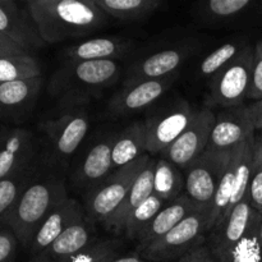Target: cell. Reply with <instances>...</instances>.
<instances>
[{"instance_id":"1","label":"cell","mask_w":262,"mask_h":262,"mask_svg":"<svg viewBox=\"0 0 262 262\" xmlns=\"http://www.w3.org/2000/svg\"><path fill=\"white\" fill-rule=\"evenodd\" d=\"M25 5L45 43L94 35L112 19L94 0H27Z\"/></svg>"},{"instance_id":"2","label":"cell","mask_w":262,"mask_h":262,"mask_svg":"<svg viewBox=\"0 0 262 262\" xmlns=\"http://www.w3.org/2000/svg\"><path fill=\"white\" fill-rule=\"evenodd\" d=\"M68 197L63 177L43 165L0 223L12 230L19 245L27 250L46 217Z\"/></svg>"},{"instance_id":"3","label":"cell","mask_w":262,"mask_h":262,"mask_svg":"<svg viewBox=\"0 0 262 262\" xmlns=\"http://www.w3.org/2000/svg\"><path fill=\"white\" fill-rule=\"evenodd\" d=\"M124 74V66L117 60L63 61L49 81V92L58 100L60 110L89 105Z\"/></svg>"},{"instance_id":"4","label":"cell","mask_w":262,"mask_h":262,"mask_svg":"<svg viewBox=\"0 0 262 262\" xmlns=\"http://www.w3.org/2000/svg\"><path fill=\"white\" fill-rule=\"evenodd\" d=\"M205 42V37L200 35L177 36L135 49L124 67L123 86L178 74L187 61L201 53Z\"/></svg>"},{"instance_id":"5","label":"cell","mask_w":262,"mask_h":262,"mask_svg":"<svg viewBox=\"0 0 262 262\" xmlns=\"http://www.w3.org/2000/svg\"><path fill=\"white\" fill-rule=\"evenodd\" d=\"M89 105L60 110V115L43 120L40 130L45 137V150L41 155L43 165L60 174L89 133Z\"/></svg>"},{"instance_id":"6","label":"cell","mask_w":262,"mask_h":262,"mask_svg":"<svg viewBox=\"0 0 262 262\" xmlns=\"http://www.w3.org/2000/svg\"><path fill=\"white\" fill-rule=\"evenodd\" d=\"M211 207H199L163 237L146 246L136 247V252L147 262H177L200 245L210 233Z\"/></svg>"},{"instance_id":"7","label":"cell","mask_w":262,"mask_h":262,"mask_svg":"<svg viewBox=\"0 0 262 262\" xmlns=\"http://www.w3.org/2000/svg\"><path fill=\"white\" fill-rule=\"evenodd\" d=\"M256 137V136H255ZM255 137L232 151V158L215 193L210 217V232L219 224L239 202L248 197L251 171L253 164Z\"/></svg>"},{"instance_id":"8","label":"cell","mask_w":262,"mask_h":262,"mask_svg":"<svg viewBox=\"0 0 262 262\" xmlns=\"http://www.w3.org/2000/svg\"><path fill=\"white\" fill-rule=\"evenodd\" d=\"M150 160L151 155L146 154L138 160L115 169L104 181L83 194L84 215L92 225L102 224L114 212Z\"/></svg>"},{"instance_id":"9","label":"cell","mask_w":262,"mask_h":262,"mask_svg":"<svg viewBox=\"0 0 262 262\" xmlns=\"http://www.w3.org/2000/svg\"><path fill=\"white\" fill-rule=\"evenodd\" d=\"M255 50L248 45L214 77L209 79V101L214 106L235 107L247 99L252 78Z\"/></svg>"},{"instance_id":"10","label":"cell","mask_w":262,"mask_h":262,"mask_svg":"<svg viewBox=\"0 0 262 262\" xmlns=\"http://www.w3.org/2000/svg\"><path fill=\"white\" fill-rule=\"evenodd\" d=\"M232 151L206 150L183 170L184 193L197 206H212L216 189L232 158Z\"/></svg>"},{"instance_id":"11","label":"cell","mask_w":262,"mask_h":262,"mask_svg":"<svg viewBox=\"0 0 262 262\" xmlns=\"http://www.w3.org/2000/svg\"><path fill=\"white\" fill-rule=\"evenodd\" d=\"M196 110L187 100H177L150 112L143 120L147 133V154H163L187 129Z\"/></svg>"},{"instance_id":"12","label":"cell","mask_w":262,"mask_h":262,"mask_svg":"<svg viewBox=\"0 0 262 262\" xmlns=\"http://www.w3.org/2000/svg\"><path fill=\"white\" fill-rule=\"evenodd\" d=\"M215 118L216 117L209 107L196 110L187 129L161 154V158L184 170L206 151Z\"/></svg>"},{"instance_id":"13","label":"cell","mask_w":262,"mask_h":262,"mask_svg":"<svg viewBox=\"0 0 262 262\" xmlns=\"http://www.w3.org/2000/svg\"><path fill=\"white\" fill-rule=\"evenodd\" d=\"M41 161L31 130L0 125V181Z\"/></svg>"},{"instance_id":"14","label":"cell","mask_w":262,"mask_h":262,"mask_svg":"<svg viewBox=\"0 0 262 262\" xmlns=\"http://www.w3.org/2000/svg\"><path fill=\"white\" fill-rule=\"evenodd\" d=\"M177 76L178 74L164 78L146 79L123 86L107 102V115L110 118H123L142 112L155 104L173 86Z\"/></svg>"},{"instance_id":"15","label":"cell","mask_w":262,"mask_h":262,"mask_svg":"<svg viewBox=\"0 0 262 262\" xmlns=\"http://www.w3.org/2000/svg\"><path fill=\"white\" fill-rule=\"evenodd\" d=\"M252 0H209L194 3L191 14L199 25L214 30L241 28L258 12Z\"/></svg>"},{"instance_id":"16","label":"cell","mask_w":262,"mask_h":262,"mask_svg":"<svg viewBox=\"0 0 262 262\" xmlns=\"http://www.w3.org/2000/svg\"><path fill=\"white\" fill-rule=\"evenodd\" d=\"M117 132H106L87 148L71 177L72 186L84 194L104 181L113 169L112 152Z\"/></svg>"},{"instance_id":"17","label":"cell","mask_w":262,"mask_h":262,"mask_svg":"<svg viewBox=\"0 0 262 262\" xmlns=\"http://www.w3.org/2000/svg\"><path fill=\"white\" fill-rule=\"evenodd\" d=\"M255 132L247 106L229 107L215 118L206 150L222 152L232 151L241 143L255 137Z\"/></svg>"},{"instance_id":"18","label":"cell","mask_w":262,"mask_h":262,"mask_svg":"<svg viewBox=\"0 0 262 262\" xmlns=\"http://www.w3.org/2000/svg\"><path fill=\"white\" fill-rule=\"evenodd\" d=\"M256 210L251 206L250 200L245 199L237 205L222 222L215 225L206 238V245L214 260L229 252L242 241L250 228Z\"/></svg>"},{"instance_id":"19","label":"cell","mask_w":262,"mask_h":262,"mask_svg":"<svg viewBox=\"0 0 262 262\" xmlns=\"http://www.w3.org/2000/svg\"><path fill=\"white\" fill-rule=\"evenodd\" d=\"M0 33L30 53L46 45L26 5L13 0H0Z\"/></svg>"},{"instance_id":"20","label":"cell","mask_w":262,"mask_h":262,"mask_svg":"<svg viewBox=\"0 0 262 262\" xmlns=\"http://www.w3.org/2000/svg\"><path fill=\"white\" fill-rule=\"evenodd\" d=\"M83 219H86L83 205L79 204L77 200L68 197L46 217L45 222L38 228L27 248L30 258L42 252L68 228Z\"/></svg>"},{"instance_id":"21","label":"cell","mask_w":262,"mask_h":262,"mask_svg":"<svg viewBox=\"0 0 262 262\" xmlns=\"http://www.w3.org/2000/svg\"><path fill=\"white\" fill-rule=\"evenodd\" d=\"M135 51V41L128 37H96L83 42L76 43L63 51L64 61L78 63V61L94 60H117L128 58Z\"/></svg>"},{"instance_id":"22","label":"cell","mask_w":262,"mask_h":262,"mask_svg":"<svg viewBox=\"0 0 262 262\" xmlns=\"http://www.w3.org/2000/svg\"><path fill=\"white\" fill-rule=\"evenodd\" d=\"M97 241L95 225L87 219L72 225L48 248L28 262H66Z\"/></svg>"},{"instance_id":"23","label":"cell","mask_w":262,"mask_h":262,"mask_svg":"<svg viewBox=\"0 0 262 262\" xmlns=\"http://www.w3.org/2000/svg\"><path fill=\"white\" fill-rule=\"evenodd\" d=\"M42 76L0 84V115L19 119L30 114L41 94Z\"/></svg>"},{"instance_id":"24","label":"cell","mask_w":262,"mask_h":262,"mask_svg":"<svg viewBox=\"0 0 262 262\" xmlns=\"http://www.w3.org/2000/svg\"><path fill=\"white\" fill-rule=\"evenodd\" d=\"M156 160L151 159L143 170L138 174L135 183L128 191L119 206L114 210L112 215L102 223V227L107 232L115 235L123 234V229L129 215L143 204L146 200L154 194V173H155Z\"/></svg>"},{"instance_id":"25","label":"cell","mask_w":262,"mask_h":262,"mask_svg":"<svg viewBox=\"0 0 262 262\" xmlns=\"http://www.w3.org/2000/svg\"><path fill=\"white\" fill-rule=\"evenodd\" d=\"M199 207L201 206L193 204V201L186 193L182 194L176 201L166 204L140 235L137 241V247L146 246L158 238L163 237Z\"/></svg>"},{"instance_id":"26","label":"cell","mask_w":262,"mask_h":262,"mask_svg":"<svg viewBox=\"0 0 262 262\" xmlns=\"http://www.w3.org/2000/svg\"><path fill=\"white\" fill-rule=\"evenodd\" d=\"M147 152L145 122H133L117 133L113 146V169H119L138 160Z\"/></svg>"},{"instance_id":"27","label":"cell","mask_w":262,"mask_h":262,"mask_svg":"<svg viewBox=\"0 0 262 262\" xmlns=\"http://www.w3.org/2000/svg\"><path fill=\"white\" fill-rule=\"evenodd\" d=\"M95 4L110 18L123 23L145 22L164 8L160 0H94Z\"/></svg>"},{"instance_id":"28","label":"cell","mask_w":262,"mask_h":262,"mask_svg":"<svg viewBox=\"0 0 262 262\" xmlns=\"http://www.w3.org/2000/svg\"><path fill=\"white\" fill-rule=\"evenodd\" d=\"M154 194L165 204L176 201L184 194L183 170L164 158L156 160L155 164Z\"/></svg>"},{"instance_id":"29","label":"cell","mask_w":262,"mask_h":262,"mask_svg":"<svg viewBox=\"0 0 262 262\" xmlns=\"http://www.w3.org/2000/svg\"><path fill=\"white\" fill-rule=\"evenodd\" d=\"M248 45L250 42L245 37H235L222 43L200 60L197 66V76L200 78L210 79L233 59L237 58Z\"/></svg>"},{"instance_id":"30","label":"cell","mask_w":262,"mask_h":262,"mask_svg":"<svg viewBox=\"0 0 262 262\" xmlns=\"http://www.w3.org/2000/svg\"><path fill=\"white\" fill-rule=\"evenodd\" d=\"M42 160L0 181V219L12 209L42 169Z\"/></svg>"},{"instance_id":"31","label":"cell","mask_w":262,"mask_h":262,"mask_svg":"<svg viewBox=\"0 0 262 262\" xmlns=\"http://www.w3.org/2000/svg\"><path fill=\"white\" fill-rule=\"evenodd\" d=\"M262 215L257 211L251 220L250 228L245 237L229 252L223 255L215 262H262L260 246V225Z\"/></svg>"},{"instance_id":"32","label":"cell","mask_w":262,"mask_h":262,"mask_svg":"<svg viewBox=\"0 0 262 262\" xmlns=\"http://www.w3.org/2000/svg\"><path fill=\"white\" fill-rule=\"evenodd\" d=\"M41 77V64L31 54L0 58V84Z\"/></svg>"},{"instance_id":"33","label":"cell","mask_w":262,"mask_h":262,"mask_svg":"<svg viewBox=\"0 0 262 262\" xmlns=\"http://www.w3.org/2000/svg\"><path fill=\"white\" fill-rule=\"evenodd\" d=\"M165 202L161 201L155 194L148 197L141 206H138L129 217L127 219L123 229V235L128 239H132L137 242L140 235L142 234L143 230L150 225L154 217L158 215V212L165 206Z\"/></svg>"},{"instance_id":"34","label":"cell","mask_w":262,"mask_h":262,"mask_svg":"<svg viewBox=\"0 0 262 262\" xmlns=\"http://www.w3.org/2000/svg\"><path fill=\"white\" fill-rule=\"evenodd\" d=\"M124 253V243L119 238L97 239L86 250L68 258L66 262H112Z\"/></svg>"},{"instance_id":"35","label":"cell","mask_w":262,"mask_h":262,"mask_svg":"<svg viewBox=\"0 0 262 262\" xmlns=\"http://www.w3.org/2000/svg\"><path fill=\"white\" fill-rule=\"evenodd\" d=\"M250 204L258 214L262 215V133L255 137L253 148V164L251 171L250 188H248Z\"/></svg>"},{"instance_id":"36","label":"cell","mask_w":262,"mask_h":262,"mask_svg":"<svg viewBox=\"0 0 262 262\" xmlns=\"http://www.w3.org/2000/svg\"><path fill=\"white\" fill-rule=\"evenodd\" d=\"M253 50H255V59H253L252 78H251L247 97L258 101L262 100V38L255 43Z\"/></svg>"},{"instance_id":"37","label":"cell","mask_w":262,"mask_h":262,"mask_svg":"<svg viewBox=\"0 0 262 262\" xmlns=\"http://www.w3.org/2000/svg\"><path fill=\"white\" fill-rule=\"evenodd\" d=\"M19 242L10 229H0V262H14Z\"/></svg>"},{"instance_id":"38","label":"cell","mask_w":262,"mask_h":262,"mask_svg":"<svg viewBox=\"0 0 262 262\" xmlns=\"http://www.w3.org/2000/svg\"><path fill=\"white\" fill-rule=\"evenodd\" d=\"M182 262H215L214 257H212L211 252H210L209 247H207L206 242L200 245L199 247H196L194 250H192L191 252L187 253Z\"/></svg>"},{"instance_id":"39","label":"cell","mask_w":262,"mask_h":262,"mask_svg":"<svg viewBox=\"0 0 262 262\" xmlns=\"http://www.w3.org/2000/svg\"><path fill=\"white\" fill-rule=\"evenodd\" d=\"M18 54H31V53L26 50V49H23L22 46L18 45V43L13 42V41L9 40L7 36L0 33V58H4V56H9V55H18Z\"/></svg>"},{"instance_id":"40","label":"cell","mask_w":262,"mask_h":262,"mask_svg":"<svg viewBox=\"0 0 262 262\" xmlns=\"http://www.w3.org/2000/svg\"><path fill=\"white\" fill-rule=\"evenodd\" d=\"M247 109L255 129L262 132V100H258V101L248 105Z\"/></svg>"},{"instance_id":"41","label":"cell","mask_w":262,"mask_h":262,"mask_svg":"<svg viewBox=\"0 0 262 262\" xmlns=\"http://www.w3.org/2000/svg\"><path fill=\"white\" fill-rule=\"evenodd\" d=\"M112 262H147V261L143 260L137 252H135V253H123V255L115 257Z\"/></svg>"},{"instance_id":"42","label":"cell","mask_w":262,"mask_h":262,"mask_svg":"<svg viewBox=\"0 0 262 262\" xmlns=\"http://www.w3.org/2000/svg\"><path fill=\"white\" fill-rule=\"evenodd\" d=\"M260 246H261V252H262V219H261V225H260Z\"/></svg>"},{"instance_id":"43","label":"cell","mask_w":262,"mask_h":262,"mask_svg":"<svg viewBox=\"0 0 262 262\" xmlns=\"http://www.w3.org/2000/svg\"><path fill=\"white\" fill-rule=\"evenodd\" d=\"M177 262H182V258H181V260H179V261H177Z\"/></svg>"}]
</instances>
